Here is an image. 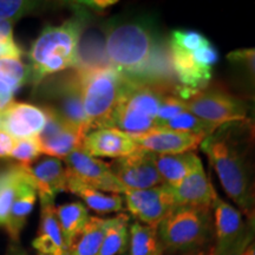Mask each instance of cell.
<instances>
[{
	"label": "cell",
	"mask_w": 255,
	"mask_h": 255,
	"mask_svg": "<svg viewBox=\"0 0 255 255\" xmlns=\"http://www.w3.org/2000/svg\"><path fill=\"white\" fill-rule=\"evenodd\" d=\"M128 255H164L157 228L137 221L130 223Z\"/></svg>",
	"instance_id": "obj_25"
},
{
	"label": "cell",
	"mask_w": 255,
	"mask_h": 255,
	"mask_svg": "<svg viewBox=\"0 0 255 255\" xmlns=\"http://www.w3.org/2000/svg\"><path fill=\"white\" fill-rule=\"evenodd\" d=\"M253 240H255V216L247 219L246 227L234 244L218 254L213 253V255H246L247 248Z\"/></svg>",
	"instance_id": "obj_34"
},
{
	"label": "cell",
	"mask_w": 255,
	"mask_h": 255,
	"mask_svg": "<svg viewBox=\"0 0 255 255\" xmlns=\"http://www.w3.org/2000/svg\"><path fill=\"white\" fill-rule=\"evenodd\" d=\"M76 72L81 82L89 130L110 128L113 115L126 94L129 79L110 65Z\"/></svg>",
	"instance_id": "obj_5"
},
{
	"label": "cell",
	"mask_w": 255,
	"mask_h": 255,
	"mask_svg": "<svg viewBox=\"0 0 255 255\" xmlns=\"http://www.w3.org/2000/svg\"><path fill=\"white\" fill-rule=\"evenodd\" d=\"M187 111L184 101L181 100L176 95V92H167L162 98L161 104H159V109L157 114V122L158 128L159 124L167 122V121L174 119L177 115Z\"/></svg>",
	"instance_id": "obj_33"
},
{
	"label": "cell",
	"mask_w": 255,
	"mask_h": 255,
	"mask_svg": "<svg viewBox=\"0 0 255 255\" xmlns=\"http://www.w3.org/2000/svg\"><path fill=\"white\" fill-rule=\"evenodd\" d=\"M110 168L126 190L149 189L163 184L156 168L155 155L142 149L114 159Z\"/></svg>",
	"instance_id": "obj_10"
},
{
	"label": "cell",
	"mask_w": 255,
	"mask_h": 255,
	"mask_svg": "<svg viewBox=\"0 0 255 255\" xmlns=\"http://www.w3.org/2000/svg\"><path fill=\"white\" fill-rule=\"evenodd\" d=\"M45 110L47 113L46 124L37 136L41 154L65 159L71 152L82 149L87 133L65 123L51 110Z\"/></svg>",
	"instance_id": "obj_12"
},
{
	"label": "cell",
	"mask_w": 255,
	"mask_h": 255,
	"mask_svg": "<svg viewBox=\"0 0 255 255\" xmlns=\"http://www.w3.org/2000/svg\"><path fill=\"white\" fill-rule=\"evenodd\" d=\"M37 190L33 181L27 182L21 188L19 194L15 197L13 205L9 210L7 222H6V232L9 239L13 242H17L20 238L21 231L26 225V220L37 201Z\"/></svg>",
	"instance_id": "obj_23"
},
{
	"label": "cell",
	"mask_w": 255,
	"mask_h": 255,
	"mask_svg": "<svg viewBox=\"0 0 255 255\" xmlns=\"http://www.w3.org/2000/svg\"><path fill=\"white\" fill-rule=\"evenodd\" d=\"M15 139L7 132L0 129V158H6L11 156L13 150Z\"/></svg>",
	"instance_id": "obj_36"
},
{
	"label": "cell",
	"mask_w": 255,
	"mask_h": 255,
	"mask_svg": "<svg viewBox=\"0 0 255 255\" xmlns=\"http://www.w3.org/2000/svg\"><path fill=\"white\" fill-rule=\"evenodd\" d=\"M64 161L68 173L81 182L104 193L123 195L126 189L115 176L109 163L87 154L83 149L71 152Z\"/></svg>",
	"instance_id": "obj_11"
},
{
	"label": "cell",
	"mask_w": 255,
	"mask_h": 255,
	"mask_svg": "<svg viewBox=\"0 0 255 255\" xmlns=\"http://www.w3.org/2000/svg\"><path fill=\"white\" fill-rule=\"evenodd\" d=\"M13 40V23L0 19V41Z\"/></svg>",
	"instance_id": "obj_39"
},
{
	"label": "cell",
	"mask_w": 255,
	"mask_h": 255,
	"mask_svg": "<svg viewBox=\"0 0 255 255\" xmlns=\"http://www.w3.org/2000/svg\"><path fill=\"white\" fill-rule=\"evenodd\" d=\"M32 246L40 255H66L68 247L57 218L55 199H40V223Z\"/></svg>",
	"instance_id": "obj_16"
},
{
	"label": "cell",
	"mask_w": 255,
	"mask_h": 255,
	"mask_svg": "<svg viewBox=\"0 0 255 255\" xmlns=\"http://www.w3.org/2000/svg\"><path fill=\"white\" fill-rule=\"evenodd\" d=\"M13 95L14 91L12 90L8 85L0 82V114L9 108V105L13 104Z\"/></svg>",
	"instance_id": "obj_37"
},
{
	"label": "cell",
	"mask_w": 255,
	"mask_h": 255,
	"mask_svg": "<svg viewBox=\"0 0 255 255\" xmlns=\"http://www.w3.org/2000/svg\"><path fill=\"white\" fill-rule=\"evenodd\" d=\"M213 246H214V245H213ZM213 246L203 248V250H200V251L190 252V253L181 254V255H213Z\"/></svg>",
	"instance_id": "obj_41"
},
{
	"label": "cell",
	"mask_w": 255,
	"mask_h": 255,
	"mask_svg": "<svg viewBox=\"0 0 255 255\" xmlns=\"http://www.w3.org/2000/svg\"><path fill=\"white\" fill-rule=\"evenodd\" d=\"M246 255H255V240L252 241V244L248 246L246 251Z\"/></svg>",
	"instance_id": "obj_43"
},
{
	"label": "cell",
	"mask_w": 255,
	"mask_h": 255,
	"mask_svg": "<svg viewBox=\"0 0 255 255\" xmlns=\"http://www.w3.org/2000/svg\"><path fill=\"white\" fill-rule=\"evenodd\" d=\"M250 113H252V119H250L251 121H253L255 123V96L252 98V104L250 107Z\"/></svg>",
	"instance_id": "obj_42"
},
{
	"label": "cell",
	"mask_w": 255,
	"mask_h": 255,
	"mask_svg": "<svg viewBox=\"0 0 255 255\" xmlns=\"http://www.w3.org/2000/svg\"><path fill=\"white\" fill-rule=\"evenodd\" d=\"M60 229H62L64 241L66 247H70L76 237L87 225L89 218L88 208L81 202H71L56 207Z\"/></svg>",
	"instance_id": "obj_27"
},
{
	"label": "cell",
	"mask_w": 255,
	"mask_h": 255,
	"mask_svg": "<svg viewBox=\"0 0 255 255\" xmlns=\"http://www.w3.org/2000/svg\"><path fill=\"white\" fill-rule=\"evenodd\" d=\"M159 49L154 28L144 19H114L105 25L108 62L129 81L144 79Z\"/></svg>",
	"instance_id": "obj_2"
},
{
	"label": "cell",
	"mask_w": 255,
	"mask_h": 255,
	"mask_svg": "<svg viewBox=\"0 0 255 255\" xmlns=\"http://www.w3.org/2000/svg\"><path fill=\"white\" fill-rule=\"evenodd\" d=\"M184 105L188 113L218 126L245 121L250 114V105L246 102L216 88L194 92L184 101Z\"/></svg>",
	"instance_id": "obj_7"
},
{
	"label": "cell",
	"mask_w": 255,
	"mask_h": 255,
	"mask_svg": "<svg viewBox=\"0 0 255 255\" xmlns=\"http://www.w3.org/2000/svg\"><path fill=\"white\" fill-rule=\"evenodd\" d=\"M109 219L90 216L87 225L70 245L66 255H98Z\"/></svg>",
	"instance_id": "obj_24"
},
{
	"label": "cell",
	"mask_w": 255,
	"mask_h": 255,
	"mask_svg": "<svg viewBox=\"0 0 255 255\" xmlns=\"http://www.w3.org/2000/svg\"><path fill=\"white\" fill-rule=\"evenodd\" d=\"M85 4L95 8H107L109 7V6L114 5L115 1H88L85 2Z\"/></svg>",
	"instance_id": "obj_40"
},
{
	"label": "cell",
	"mask_w": 255,
	"mask_h": 255,
	"mask_svg": "<svg viewBox=\"0 0 255 255\" xmlns=\"http://www.w3.org/2000/svg\"><path fill=\"white\" fill-rule=\"evenodd\" d=\"M123 199L128 212L137 222L156 228L177 207L173 189L164 184L149 189H127Z\"/></svg>",
	"instance_id": "obj_9"
},
{
	"label": "cell",
	"mask_w": 255,
	"mask_h": 255,
	"mask_svg": "<svg viewBox=\"0 0 255 255\" xmlns=\"http://www.w3.org/2000/svg\"><path fill=\"white\" fill-rule=\"evenodd\" d=\"M0 82L8 85L14 92L31 83V69L20 58L2 57L0 58Z\"/></svg>",
	"instance_id": "obj_28"
},
{
	"label": "cell",
	"mask_w": 255,
	"mask_h": 255,
	"mask_svg": "<svg viewBox=\"0 0 255 255\" xmlns=\"http://www.w3.org/2000/svg\"><path fill=\"white\" fill-rule=\"evenodd\" d=\"M213 225H214L213 253L218 254L234 244L246 227V221L244 220V214L240 210L218 196L213 205Z\"/></svg>",
	"instance_id": "obj_17"
},
{
	"label": "cell",
	"mask_w": 255,
	"mask_h": 255,
	"mask_svg": "<svg viewBox=\"0 0 255 255\" xmlns=\"http://www.w3.org/2000/svg\"><path fill=\"white\" fill-rule=\"evenodd\" d=\"M225 193L247 218L255 216V123L223 124L200 145Z\"/></svg>",
	"instance_id": "obj_1"
},
{
	"label": "cell",
	"mask_w": 255,
	"mask_h": 255,
	"mask_svg": "<svg viewBox=\"0 0 255 255\" xmlns=\"http://www.w3.org/2000/svg\"><path fill=\"white\" fill-rule=\"evenodd\" d=\"M27 169L39 199H56L57 194L68 191V171L60 159L45 157Z\"/></svg>",
	"instance_id": "obj_19"
},
{
	"label": "cell",
	"mask_w": 255,
	"mask_h": 255,
	"mask_svg": "<svg viewBox=\"0 0 255 255\" xmlns=\"http://www.w3.org/2000/svg\"><path fill=\"white\" fill-rule=\"evenodd\" d=\"M27 168L11 164L0 170V227L6 226L9 210L21 188L33 181Z\"/></svg>",
	"instance_id": "obj_22"
},
{
	"label": "cell",
	"mask_w": 255,
	"mask_h": 255,
	"mask_svg": "<svg viewBox=\"0 0 255 255\" xmlns=\"http://www.w3.org/2000/svg\"><path fill=\"white\" fill-rule=\"evenodd\" d=\"M210 41L206 36L196 31L191 30H174L170 33L168 45L177 47L188 52H195L208 45Z\"/></svg>",
	"instance_id": "obj_31"
},
{
	"label": "cell",
	"mask_w": 255,
	"mask_h": 255,
	"mask_svg": "<svg viewBox=\"0 0 255 255\" xmlns=\"http://www.w3.org/2000/svg\"><path fill=\"white\" fill-rule=\"evenodd\" d=\"M132 138L142 150L155 155H175L194 151L201 145L206 136L157 128L144 135L133 136Z\"/></svg>",
	"instance_id": "obj_14"
},
{
	"label": "cell",
	"mask_w": 255,
	"mask_h": 255,
	"mask_svg": "<svg viewBox=\"0 0 255 255\" xmlns=\"http://www.w3.org/2000/svg\"><path fill=\"white\" fill-rule=\"evenodd\" d=\"M68 171V170H66ZM68 191L82 199L85 206L100 215L120 213L124 208V199L120 194L104 193L81 182L68 173Z\"/></svg>",
	"instance_id": "obj_21"
},
{
	"label": "cell",
	"mask_w": 255,
	"mask_h": 255,
	"mask_svg": "<svg viewBox=\"0 0 255 255\" xmlns=\"http://www.w3.org/2000/svg\"><path fill=\"white\" fill-rule=\"evenodd\" d=\"M47 104L45 109L55 113L59 119L84 133L90 131L82 100L81 82L77 72H72L59 78H53L43 89Z\"/></svg>",
	"instance_id": "obj_8"
},
{
	"label": "cell",
	"mask_w": 255,
	"mask_h": 255,
	"mask_svg": "<svg viewBox=\"0 0 255 255\" xmlns=\"http://www.w3.org/2000/svg\"><path fill=\"white\" fill-rule=\"evenodd\" d=\"M221 126L201 120L200 117L188 113V111H184L174 119L159 124V128H163V129L195 133V135H202L206 137L212 135Z\"/></svg>",
	"instance_id": "obj_29"
},
{
	"label": "cell",
	"mask_w": 255,
	"mask_h": 255,
	"mask_svg": "<svg viewBox=\"0 0 255 255\" xmlns=\"http://www.w3.org/2000/svg\"><path fill=\"white\" fill-rule=\"evenodd\" d=\"M46 121L47 113L44 108L14 102L0 114V129L14 139L34 138L44 129Z\"/></svg>",
	"instance_id": "obj_13"
},
{
	"label": "cell",
	"mask_w": 255,
	"mask_h": 255,
	"mask_svg": "<svg viewBox=\"0 0 255 255\" xmlns=\"http://www.w3.org/2000/svg\"><path fill=\"white\" fill-rule=\"evenodd\" d=\"M155 164L162 182L171 189L177 187L197 169L203 167L202 161L195 151L175 155H155Z\"/></svg>",
	"instance_id": "obj_20"
},
{
	"label": "cell",
	"mask_w": 255,
	"mask_h": 255,
	"mask_svg": "<svg viewBox=\"0 0 255 255\" xmlns=\"http://www.w3.org/2000/svg\"><path fill=\"white\" fill-rule=\"evenodd\" d=\"M130 216L126 213L109 219L98 255H122L129 245Z\"/></svg>",
	"instance_id": "obj_26"
},
{
	"label": "cell",
	"mask_w": 255,
	"mask_h": 255,
	"mask_svg": "<svg viewBox=\"0 0 255 255\" xmlns=\"http://www.w3.org/2000/svg\"><path fill=\"white\" fill-rule=\"evenodd\" d=\"M23 55L20 47L12 41H0V58L2 57H14V58H20Z\"/></svg>",
	"instance_id": "obj_38"
},
{
	"label": "cell",
	"mask_w": 255,
	"mask_h": 255,
	"mask_svg": "<svg viewBox=\"0 0 255 255\" xmlns=\"http://www.w3.org/2000/svg\"><path fill=\"white\" fill-rule=\"evenodd\" d=\"M33 2L19 1V0H0V19L9 20L13 23L23 17L31 8H33Z\"/></svg>",
	"instance_id": "obj_35"
},
{
	"label": "cell",
	"mask_w": 255,
	"mask_h": 255,
	"mask_svg": "<svg viewBox=\"0 0 255 255\" xmlns=\"http://www.w3.org/2000/svg\"><path fill=\"white\" fill-rule=\"evenodd\" d=\"M41 155L39 143L37 137L34 138L15 139L13 150L9 157L17 159L18 164L23 167H31L36 159Z\"/></svg>",
	"instance_id": "obj_32"
},
{
	"label": "cell",
	"mask_w": 255,
	"mask_h": 255,
	"mask_svg": "<svg viewBox=\"0 0 255 255\" xmlns=\"http://www.w3.org/2000/svg\"><path fill=\"white\" fill-rule=\"evenodd\" d=\"M228 63L255 88V47L238 49L227 55Z\"/></svg>",
	"instance_id": "obj_30"
},
{
	"label": "cell",
	"mask_w": 255,
	"mask_h": 255,
	"mask_svg": "<svg viewBox=\"0 0 255 255\" xmlns=\"http://www.w3.org/2000/svg\"><path fill=\"white\" fill-rule=\"evenodd\" d=\"M83 150L94 157L121 158L138 150L133 138L116 128L91 130L83 142Z\"/></svg>",
	"instance_id": "obj_15"
},
{
	"label": "cell",
	"mask_w": 255,
	"mask_h": 255,
	"mask_svg": "<svg viewBox=\"0 0 255 255\" xmlns=\"http://www.w3.org/2000/svg\"><path fill=\"white\" fill-rule=\"evenodd\" d=\"M177 87L129 81L126 94L117 105L110 128L122 130L130 136H139L157 129V114L167 92H176Z\"/></svg>",
	"instance_id": "obj_6"
},
{
	"label": "cell",
	"mask_w": 255,
	"mask_h": 255,
	"mask_svg": "<svg viewBox=\"0 0 255 255\" xmlns=\"http://www.w3.org/2000/svg\"><path fill=\"white\" fill-rule=\"evenodd\" d=\"M177 207L213 209L218 194L207 176L205 169L200 168L189 175L177 187L173 188Z\"/></svg>",
	"instance_id": "obj_18"
},
{
	"label": "cell",
	"mask_w": 255,
	"mask_h": 255,
	"mask_svg": "<svg viewBox=\"0 0 255 255\" xmlns=\"http://www.w3.org/2000/svg\"><path fill=\"white\" fill-rule=\"evenodd\" d=\"M83 20L76 17L40 32L28 52L31 83L38 87L51 76L75 68Z\"/></svg>",
	"instance_id": "obj_3"
},
{
	"label": "cell",
	"mask_w": 255,
	"mask_h": 255,
	"mask_svg": "<svg viewBox=\"0 0 255 255\" xmlns=\"http://www.w3.org/2000/svg\"><path fill=\"white\" fill-rule=\"evenodd\" d=\"M163 253L181 255L213 246V209L176 207L158 225Z\"/></svg>",
	"instance_id": "obj_4"
}]
</instances>
